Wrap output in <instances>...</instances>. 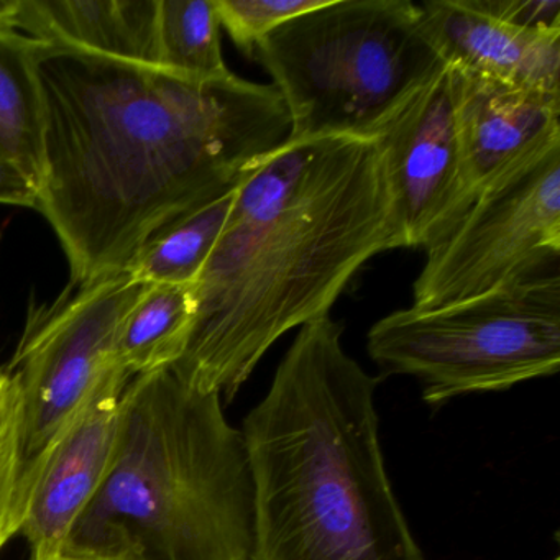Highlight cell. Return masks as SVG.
Listing matches in <instances>:
<instances>
[{
	"label": "cell",
	"instance_id": "1",
	"mask_svg": "<svg viewBox=\"0 0 560 560\" xmlns=\"http://www.w3.org/2000/svg\"><path fill=\"white\" fill-rule=\"evenodd\" d=\"M45 179L37 209L73 284L126 270L143 242L234 189L287 142L273 84L195 80L156 65L45 44Z\"/></svg>",
	"mask_w": 560,
	"mask_h": 560
},
{
	"label": "cell",
	"instance_id": "2",
	"mask_svg": "<svg viewBox=\"0 0 560 560\" xmlns=\"http://www.w3.org/2000/svg\"><path fill=\"white\" fill-rule=\"evenodd\" d=\"M401 247L376 139L287 140L247 170L192 284L195 323L175 375L225 401L284 334L330 314L375 255Z\"/></svg>",
	"mask_w": 560,
	"mask_h": 560
},
{
	"label": "cell",
	"instance_id": "3",
	"mask_svg": "<svg viewBox=\"0 0 560 560\" xmlns=\"http://www.w3.org/2000/svg\"><path fill=\"white\" fill-rule=\"evenodd\" d=\"M330 314L304 324L241 432L254 485L250 560H425L380 444L373 376Z\"/></svg>",
	"mask_w": 560,
	"mask_h": 560
},
{
	"label": "cell",
	"instance_id": "4",
	"mask_svg": "<svg viewBox=\"0 0 560 560\" xmlns=\"http://www.w3.org/2000/svg\"><path fill=\"white\" fill-rule=\"evenodd\" d=\"M252 539L247 448L221 396L172 369L130 380L109 467L60 556L250 560Z\"/></svg>",
	"mask_w": 560,
	"mask_h": 560
},
{
	"label": "cell",
	"instance_id": "5",
	"mask_svg": "<svg viewBox=\"0 0 560 560\" xmlns=\"http://www.w3.org/2000/svg\"><path fill=\"white\" fill-rule=\"evenodd\" d=\"M290 116L288 140L376 139L444 61L409 0H327L255 48Z\"/></svg>",
	"mask_w": 560,
	"mask_h": 560
},
{
	"label": "cell",
	"instance_id": "6",
	"mask_svg": "<svg viewBox=\"0 0 560 560\" xmlns=\"http://www.w3.org/2000/svg\"><path fill=\"white\" fill-rule=\"evenodd\" d=\"M366 349L383 375L418 380L422 399L503 392L560 369V278L537 275L434 310L395 311Z\"/></svg>",
	"mask_w": 560,
	"mask_h": 560
},
{
	"label": "cell",
	"instance_id": "7",
	"mask_svg": "<svg viewBox=\"0 0 560 560\" xmlns=\"http://www.w3.org/2000/svg\"><path fill=\"white\" fill-rule=\"evenodd\" d=\"M412 307L434 310L547 273L560 255V136L481 186L454 228L425 248Z\"/></svg>",
	"mask_w": 560,
	"mask_h": 560
},
{
	"label": "cell",
	"instance_id": "8",
	"mask_svg": "<svg viewBox=\"0 0 560 560\" xmlns=\"http://www.w3.org/2000/svg\"><path fill=\"white\" fill-rule=\"evenodd\" d=\"M54 304L31 314L5 372L21 389L24 457L44 452L91 393L117 370V334L149 284L127 270L73 284Z\"/></svg>",
	"mask_w": 560,
	"mask_h": 560
},
{
	"label": "cell",
	"instance_id": "9",
	"mask_svg": "<svg viewBox=\"0 0 560 560\" xmlns=\"http://www.w3.org/2000/svg\"><path fill=\"white\" fill-rule=\"evenodd\" d=\"M395 198L402 248H429L471 205L458 152L451 70H439L376 137Z\"/></svg>",
	"mask_w": 560,
	"mask_h": 560
},
{
	"label": "cell",
	"instance_id": "10",
	"mask_svg": "<svg viewBox=\"0 0 560 560\" xmlns=\"http://www.w3.org/2000/svg\"><path fill=\"white\" fill-rule=\"evenodd\" d=\"M132 376L110 373L25 471L21 533L32 560L60 556L78 517L103 483L119 432L120 401Z\"/></svg>",
	"mask_w": 560,
	"mask_h": 560
},
{
	"label": "cell",
	"instance_id": "11",
	"mask_svg": "<svg viewBox=\"0 0 560 560\" xmlns=\"http://www.w3.org/2000/svg\"><path fill=\"white\" fill-rule=\"evenodd\" d=\"M448 70L462 172L475 198L511 163L560 136V93Z\"/></svg>",
	"mask_w": 560,
	"mask_h": 560
},
{
	"label": "cell",
	"instance_id": "12",
	"mask_svg": "<svg viewBox=\"0 0 560 560\" xmlns=\"http://www.w3.org/2000/svg\"><path fill=\"white\" fill-rule=\"evenodd\" d=\"M419 8L422 27L444 63L560 93V28L513 27L481 14L468 0H425Z\"/></svg>",
	"mask_w": 560,
	"mask_h": 560
},
{
	"label": "cell",
	"instance_id": "13",
	"mask_svg": "<svg viewBox=\"0 0 560 560\" xmlns=\"http://www.w3.org/2000/svg\"><path fill=\"white\" fill-rule=\"evenodd\" d=\"M159 0H15L8 24L48 45L159 67Z\"/></svg>",
	"mask_w": 560,
	"mask_h": 560
},
{
	"label": "cell",
	"instance_id": "14",
	"mask_svg": "<svg viewBox=\"0 0 560 560\" xmlns=\"http://www.w3.org/2000/svg\"><path fill=\"white\" fill-rule=\"evenodd\" d=\"M44 45L0 22V162L18 170L37 192L45 179L47 114L37 71Z\"/></svg>",
	"mask_w": 560,
	"mask_h": 560
},
{
	"label": "cell",
	"instance_id": "15",
	"mask_svg": "<svg viewBox=\"0 0 560 560\" xmlns=\"http://www.w3.org/2000/svg\"><path fill=\"white\" fill-rule=\"evenodd\" d=\"M195 288L149 284L120 323L117 359L132 378L172 369L195 323Z\"/></svg>",
	"mask_w": 560,
	"mask_h": 560
},
{
	"label": "cell",
	"instance_id": "16",
	"mask_svg": "<svg viewBox=\"0 0 560 560\" xmlns=\"http://www.w3.org/2000/svg\"><path fill=\"white\" fill-rule=\"evenodd\" d=\"M235 191L237 186L150 235L126 270L140 283L192 287L224 232Z\"/></svg>",
	"mask_w": 560,
	"mask_h": 560
},
{
	"label": "cell",
	"instance_id": "17",
	"mask_svg": "<svg viewBox=\"0 0 560 560\" xmlns=\"http://www.w3.org/2000/svg\"><path fill=\"white\" fill-rule=\"evenodd\" d=\"M159 67L195 80H221L232 71L221 47L214 0H159Z\"/></svg>",
	"mask_w": 560,
	"mask_h": 560
},
{
	"label": "cell",
	"instance_id": "18",
	"mask_svg": "<svg viewBox=\"0 0 560 560\" xmlns=\"http://www.w3.org/2000/svg\"><path fill=\"white\" fill-rule=\"evenodd\" d=\"M27 465L21 389L11 373L0 370V550L21 533Z\"/></svg>",
	"mask_w": 560,
	"mask_h": 560
},
{
	"label": "cell",
	"instance_id": "19",
	"mask_svg": "<svg viewBox=\"0 0 560 560\" xmlns=\"http://www.w3.org/2000/svg\"><path fill=\"white\" fill-rule=\"evenodd\" d=\"M327 0H214L219 24L235 47L254 60L255 48L281 25L319 9Z\"/></svg>",
	"mask_w": 560,
	"mask_h": 560
},
{
	"label": "cell",
	"instance_id": "20",
	"mask_svg": "<svg viewBox=\"0 0 560 560\" xmlns=\"http://www.w3.org/2000/svg\"><path fill=\"white\" fill-rule=\"evenodd\" d=\"M488 18L527 31L560 28L559 0H468Z\"/></svg>",
	"mask_w": 560,
	"mask_h": 560
},
{
	"label": "cell",
	"instance_id": "21",
	"mask_svg": "<svg viewBox=\"0 0 560 560\" xmlns=\"http://www.w3.org/2000/svg\"><path fill=\"white\" fill-rule=\"evenodd\" d=\"M0 202L35 209L38 202L34 186L5 162H0Z\"/></svg>",
	"mask_w": 560,
	"mask_h": 560
},
{
	"label": "cell",
	"instance_id": "22",
	"mask_svg": "<svg viewBox=\"0 0 560 560\" xmlns=\"http://www.w3.org/2000/svg\"><path fill=\"white\" fill-rule=\"evenodd\" d=\"M15 2H0V22H8L14 11Z\"/></svg>",
	"mask_w": 560,
	"mask_h": 560
},
{
	"label": "cell",
	"instance_id": "23",
	"mask_svg": "<svg viewBox=\"0 0 560 560\" xmlns=\"http://www.w3.org/2000/svg\"><path fill=\"white\" fill-rule=\"evenodd\" d=\"M50 560H104V559H93V557H67V556H57Z\"/></svg>",
	"mask_w": 560,
	"mask_h": 560
}]
</instances>
